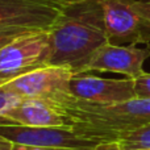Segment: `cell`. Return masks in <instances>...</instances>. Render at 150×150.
Here are the masks:
<instances>
[{"instance_id":"6da1fadb","label":"cell","mask_w":150,"mask_h":150,"mask_svg":"<svg viewBox=\"0 0 150 150\" xmlns=\"http://www.w3.org/2000/svg\"><path fill=\"white\" fill-rule=\"evenodd\" d=\"M49 37V65L80 74L96 50L109 42L100 0H67Z\"/></svg>"},{"instance_id":"7a4b0ae2","label":"cell","mask_w":150,"mask_h":150,"mask_svg":"<svg viewBox=\"0 0 150 150\" xmlns=\"http://www.w3.org/2000/svg\"><path fill=\"white\" fill-rule=\"evenodd\" d=\"M63 111L76 133L88 138L108 142L122 133L150 122V99L134 98L112 104H93L73 99Z\"/></svg>"},{"instance_id":"3957f363","label":"cell","mask_w":150,"mask_h":150,"mask_svg":"<svg viewBox=\"0 0 150 150\" xmlns=\"http://www.w3.org/2000/svg\"><path fill=\"white\" fill-rule=\"evenodd\" d=\"M74 71L65 66L46 65L8 82V87L21 99H37L63 107L75 99L70 92Z\"/></svg>"},{"instance_id":"277c9868","label":"cell","mask_w":150,"mask_h":150,"mask_svg":"<svg viewBox=\"0 0 150 150\" xmlns=\"http://www.w3.org/2000/svg\"><path fill=\"white\" fill-rule=\"evenodd\" d=\"M49 30L30 32L0 47V82L8 83L21 75L49 65Z\"/></svg>"},{"instance_id":"5b68a950","label":"cell","mask_w":150,"mask_h":150,"mask_svg":"<svg viewBox=\"0 0 150 150\" xmlns=\"http://www.w3.org/2000/svg\"><path fill=\"white\" fill-rule=\"evenodd\" d=\"M0 136L13 145L34 148H69L96 150L103 142L76 133L71 127L34 128L23 125H1Z\"/></svg>"},{"instance_id":"8992f818","label":"cell","mask_w":150,"mask_h":150,"mask_svg":"<svg viewBox=\"0 0 150 150\" xmlns=\"http://www.w3.org/2000/svg\"><path fill=\"white\" fill-rule=\"evenodd\" d=\"M100 3L111 44H149L150 24L138 13L136 0H100Z\"/></svg>"},{"instance_id":"52a82bcc","label":"cell","mask_w":150,"mask_h":150,"mask_svg":"<svg viewBox=\"0 0 150 150\" xmlns=\"http://www.w3.org/2000/svg\"><path fill=\"white\" fill-rule=\"evenodd\" d=\"M67 0H0V28L50 30Z\"/></svg>"},{"instance_id":"ba28073f","label":"cell","mask_w":150,"mask_h":150,"mask_svg":"<svg viewBox=\"0 0 150 150\" xmlns=\"http://www.w3.org/2000/svg\"><path fill=\"white\" fill-rule=\"evenodd\" d=\"M150 58V47H137L136 45H113L107 42L91 57L80 74L93 71H109L136 79L142 75L144 63Z\"/></svg>"},{"instance_id":"9c48e42d","label":"cell","mask_w":150,"mask_h":150,"mask_svg":"<svg viewBox=\"0 0 150 150\" xmlns=\"http://www.w3.org/2000/svg\"><path fill=\"white\" fill-rule=\"evenodd\" d=\"M70 92L76 100L93 104H112L137 98L134 79H108L87 74H74Z\"/></svg>"},{"instance_id":"30bf717a","label":"cell","mask_w":150,"mask_h":150,"mask_svg":"<svg viewBox=\"0 0 150 150\" xmlns=\"http://www.w3.org/2000/svg\"><path fill=\"white\" fill-rule=\"evenodd\" d=\"M5 116L13 125L34 128L70 127L69 117L63 108L37 99H23L9 109Z\"/></svg>"},{"instance_id":"8fae6325","label":"cell","mask_w":150,"mask_h":150,"mask_svg":"<svg viewBox=\"0 0 150 150\" xmlns=\"http://www.w3.org/2000/svg\"><path fill=\"white\" fill-rule=\"evenodd\" d=\"M96 150H150V122L103 142Z\"/></svg>"},{"instance_id":"7c38bea8","label":"cell","mask_w":150,"mask_h":150,"mask_svg":"<svg viewBox=\"0 0 150 150\" xmlns=\"http://www.w3.org/2000/svg\"><path fill=\"white\" fill-rule=\"evenodd\" d=\"M23 99L8 87L7 83L0 86V127L1 125H13L12 121L5 115L9 109H12L16 104H18Z\"/></svg>"},{"instance_id":"4fadbf2b","label":"cell","mask_w":150,"mask_h":150,"mask_svg":"<svg viewBox=\"0 0 150 150\" xmlns=\"http://www.w3.org/2000/svg\"><path fill=\"white\" fill-rule=\"evenodd\" d=\"M30 32H40V30H30L25 28H0V47L9 44L11 41L21 37L24 34H28Z\"/></svg>"},{"instance_id":"5bb4252c","label":"cell","mask_w":150,"mask_h":150,"mask_svg":"<svg viewBox=\"0 0 150 150\" xmlns=\"http://www.w3.org/2000/svg\"><path fill=\"white\" fill-rule=\"evenodd\" d=\"M134 90L137 98L150 99V74L144 73L134 79Z\"/></svg>"},{"instance_id":"9a60e30c","label":"cell","mask_w":150,"mask_h":150,"mask_svg":"<svg viewBox=\"0 0 150 150\" xmlns=\"http://www.w3.org/2000/svg\"><path fill=\"white\" fill-rule=\"evenodd\" d=\"M134 4L138 13L150 24V0H136Z\"/></svg>"},{"instance_id":"2e32d148","label":"cell","mask_w":150,"mask_h":150,"mask_svg":"<svg viewBox=\"0 0 150 150\" xmlns=\"http://www.w3.org/2000/svg\"><path fill=\"white\" fill-rule=\"evenodd\" d=\"M13 150H83V149H69V148H34V146L13 145Z\"/></svg>"},{"instance_id":"e0dca14e","label":"cell","mask_w":150,"mask_h":150,"mask_svg":"<svg viewBox=\"0 0 150 150\" xmlns=\"http://www.w3.org/2000/svg\"><path fill=\"white\" fill-rule=\"evenodd\" d=\"M0 150H13V144L0 136Z\"/></svg>"},{"instance_id":"ac0fdd59","label":"cell","mask_w":150,"mask_h":150,"mask_svg":"<svg viewBox=\"0 0 150 150\" xmlns=\"http://www.w3.org/2000/svg\"><path fill=\"white\" fill-rule=\"evenodd\" d=\"M1 84H4V83H3V82H0V86H1Z\"/></svg>"}]
</instances>
